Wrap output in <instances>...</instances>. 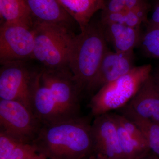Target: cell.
<instances>
[{"label": "cell", "instance_id": "cell-1", "mask_svg": "<svg viewBox=\"0 0 159 159\" xmlns=\"http://www.w3.org/2000/svg\"><path fill=\"white\" fill-rule=\"evenodd\" d=\"M91 125L80 116L43 125L32 144L47 159H84L93 152Z\"/></svg>", "mask_w": 159, "mask_h": 159}, {"label": "cell", "instance_id": "cell-2", "mask_svg": "<svg viewBox=\"0 0 159 159\" xmlns=\"http://www.w3.org/2000/svg\"><path fill=\"white\" fill-rule=\"evenodd\" d=\"M107 42L99 21L90 22L76 35L68 66L81 90L93 79L106 53Z\"/></svg>", "mask_w": 159, "mask_h": 159}, {"label": "cell", "instance_id": "cell-3", "mask_svg": "<svg viewBox=\"0 0 159 159\" xmlns=\"http://www.w3.org/2000/svg\"><path fill=\"white\" fill-rule=\"evenodd\" d=\"M33 59L42 67L57 69L69 67L76 34L71 27L60 24L34 22Z\"/></svg>", "mask_w": 159, "mask_h": 159}, {"label": "cell", "instance_id": "cell-4", "mask_svg": "<svg viewBox=\"0 0 159 159\" xmlns=\"http://www.w3.org/2000/svg\"><path fill=\"white\" fill-rule=\"evenodd\" d=\"M150 64L135 66L127 74L106 84L91 97L89 104L94 117L127 105L152 74Z\"/></svg>", "mask_w": 159, "mask_h": 159}, {"label": "cell", "instance_id": "cell-5", "mask_svg": "<svg viewBox=\"0 0 159 159\" xmlns=\"http://www.w3.org/2000/svg\"><path fill=\"white\" fill-rule=\"evenodd\" d=\"M41 68L28 61L2 65L0 69V99L21 102L31 111L32 99Z\"/></svg>", "mask_w": 159, "mask_h": 159}, {"label": "cell", "instance_id": "cell-6", "mask_svg": "<svg viewBox=\"0 0 159 159\" xmlns=\"http://www.w3.org/2000/svg\"><path fill=\"white\" fill-rule=\"evenodd\" d=\"M39 77L67 119L80 116V96L82 91L69 67L57 69L42 67Z\"/></svg>", "mask_w": 159, "mask_h": 159}, {"label": "cell", "instance_id": "cell-7", "mask_svg": "<svg viewBox=\"0 0 159 159\" xmlns=\"http://www.w3.org/2000/svg\"><path fill=\"white\" fill-rule=\"evenodd\" d=\"M42 126L33 111L22 103L0 99V130L22 143L32 144Z\"/></svg>", "mask_w": 159, "mask_h": 159}, {"label": "cell", "instance_id": "cell-8", "mask_svg": "<svg viewBox=\"0 0 159 159\" xmlns=\"http://www.w3.org/2000/svg\"><path fill=\"white\" fill-rule=\"evenodd\" d=\"M34 34L33 28L4 23L0 28V63L33 59Z\"/></svg>", "mask_w": 159, "mask_h": 159}, {"label": "cell", "instance_id": "cell-9", "mask_svg": "<svg viewBox=\"0 0 159 159\" xmlns=\"http://www.w3.org/2000/svg\"><path fill=\"white\" fill-rule=\"evenodd\" d=\"M91 127L93 153L111 158L127 159L120 146L117 124L112 113L95 117Z\"/></svg>", "mask_w": 159, "mask_h": 159}, {"label": "cell", "instance_id": "cell-10", "mask_svg": "<svg viewBox=\"0 0 159 159\" xmlns=\"http://www.w3.org/2000/svg\"><path fill=\"white\" fill-rule=\"evenodd\" d=\"M134 57V52L121 53L109 50L86 90L93 95L106 84L127 74L135 67Z\"/></svg>", "mask_w": 159, "mask_h": 159}, {"label": "cell", "instance_id": "cell-11", "mask_svg": "<svg viewBox=\"0 0 159 159\" xmlns=\"http://www.w3.org/2000/svg\"><path fill=\"white\" fill-rule=\"evenodd\" d=\"M125 107L139 117L159 124V86L152 74Z\"/></svg>", "mask_w": 159, "mask_h": 159}, {"label": "cell", "instance_id": "cell-12", "mask_svg": "<svg viewBox=\"0 0 159 159\" xmlns=\"http://www.w3.org/2000/svg\"><path fill=\"white\" fill-rule=\"evenodd\" d=\"M32 109L43 125L68 119L61 110L48 88L41 81L39 75L32 97Z\"/></svg>", "mask_w": 159, "mask_h": 159}, {"label": "cell", "instance_id": "cell-13", "mask_svg": "<svg viewBox=\"0 0 159 159\" xmlns=\"http://www.w3.org/2000/svg\"><path fill=\"white\" fill-rule=\"evenodd\" d=\"M34 22L60 24L71 27L75 21L57 0H25Z\"/></svg>", "mask_w": 159, "mask_h": 159}, {"label": "cell", "instance_id": "cell-14", "mask_svg": "<svg viewBox=\"0 0 159 159\" xmlns=\"http://www.w3.org/2000/svg\"><path fill=\"white\" fill-rule=\"evenodd\" d=\"M100 24L107 42L112 45L115 52H134V48L139 45L142 36L140 28H131L120 24Z\"/></svg>", "mask_w": 159, "mask_h": 159}, {"label": "cell", "instance_id": "cell-15", "mask_svg": "<svg viewBox=\"0 0 159 159\" xmlns=\"http://www.w3.org/2000/svg\"><path fill=\"white\" fill-rule=\"evenodd\" d=\"M79 26L85 29L95 13L105 7V0H57Z\"/></svg>", "mask_w": 159, "mask_h": 159}, {"label": "cell", "instance_id": "cell-16", "mask_svg": "<svg viewBox=\"0 0 159 159\" xmlns=\"http://www.w3.org/2000/svg\"><path fill=\"white\" fill-rule=\"evenodd\" d=\"M2 23L19 24L32 28L34 21L25 0H0Z\"/></svg>", "mask_w": 159, "mask_h": 159}, {"label": "cell", "instance_id": "cell-17", "mask_svg": "<svg viewBox=\"0 0 159 159\" xmlns=\"http://www.w3.org/2000/svg\"><path fill=\"white\" fill-rule=\"evenodd\" d=\"M121 114L127 117L139 127L142 131L150 151L159 157V124L149 119L137 116L124 107Z\"/></svg>", "mask_w": 159, "mask_h": 159}, {"label": "cell", "instance_id": "cell-18", "mask_svg": "<svg viewBox=\"0 0 159 159\" xmlns=\"http://www.w3.org/2000/svg\"><path fill=\"white\" fill-rule=\"evenodd\" d=\"M115 122L120 146L126 159H139L150 151L147 144L131 136L121 125Z\"/></svg>", "mask_w": 159, "mask_h": 159}, {"label": "cell", "instance_id": "cell-19", "mask_svg": "<svg viewBox=\"0 0 159 159\" xmlns=\"http://www.w3.org/2000/svg\"><path fill=\"white\" fill-rule=\"evenodd\" d=\"M139 45L147 57L159 59V29L147 27Z\"/></svg>", "mask_w": 159, "mask_h": 159}, {"label": "cell", "instance_id": "cell-20", "mask_svg": "<svg viewBox=\"0 0 159 159\" xmlns=\"http://www.w3.org/2000/svg\"><path fill=\"white\" fill-rule=\"evenodd\" d=\"M7 159H47L32 144H22L15 149Z\"/></svg>", "mask_w": 159, "mask_h": 159}, {"label": "cell", "instance_id": "cell-21", "mask_svg": "<svg viewBox=\"0 0 159 159\" xmlns=\"http://www.w3.org/2000/svg\"><path fill=\"white\" fill-rule=\"evenodd\" d=\"M23 143L7 133L0 130V159H7L16 148Z\"/></svg>", "mask_w": 159, "mask_h": 159}, {"label": "cell", "instance_id": "cell-22", "mask_svg": "<svg viewBox=\"0 0 159 159\" xmlns=\"http://www.w3.org/2000/svg\"><path fill=\"white\" fill-rule=\"evenodd\" d=\"M112 115L115 121L121 125L127 133L147 145L142 131L133 122L122 114L112 113Z\"/></svg>", "mask_w": 159, "mask_h": 159}, {"label": "cell", "instance_id": "cell-23", "mask_svg": "<svg viewBox=\"0 0 159 159\" xmlns=\"http://www.w3.org/2000/svg\"><path fill=\"white\" fill-rule=\"evenodd\" d=\"M125 11L119 12H107L102 11L99 23L102 25L109 24H125Z\"/></svg>", "mask_w": 159, "mask_h": 159}, {"label": "cell", "instance_id": "cell-24", "mask_svg": "<svg viewBox=\"0 0 159 159\" xmlns=\"http://www.w3.org/2000/svg\"><path fill=\"white\" fill-rule=\"evenodd\" d=\"M125 10V0H105V7L102 11L114 13Z\"/></svg>", "mask_w": 159, "mask_h": 159}, {"label": "cell", "instance_id": "cell-25", "mask_svg": "<svg viewBox=\"0 0 159 159\" xmlns=\"http://www.w3.org/2000/svg\"><path fill=\"white\" fill-rule=\"evenodd\" d=\"M142 22V20L136 13L132 10L125 11V24L124 25L133 28H140Z\"/></svg>", "mask_w": 159, "mask_h": 159}, {"label": "cell", "instance_id": "cell-26", "mask_svg": "<svg viewBox=\"0 0 159 159\" xmlns=\"http://www.w3.org/2000/svg\"><path fill=\"white\" fill-rule=\"evenodd\" d=\"M126 10H133L149 6L146 0H125Z\"/></svg>", "mask_w": 159, "mask_h": 159}, {"label": "cell", "instance_id": "cell-27", "mask_svg": "<svg viewBox=\"0 0 159 159\" xmlns=\"http://www.w3.org/2000/svg\"><path fill=\"white\" fill-rule=\"evenodd\" d=\"M147 27L159 29V2L154 8L150 18L146 24Z\"/></svg>", "mask_w": 159, "mask_h": 159}, {"label": "cell", "instance_id": "cell-28", "mask_svg": "<svg viewBox=\"0 0 159 159\" xmlns=\"http://www.w3.org/2000/svg\"><path fill=\"white\" fill-rule=\"evenodd\" d=\"M84 159H115L113 158H111L103 156L101 155L98 154H96L93 153L91 154L89 156L87 157L86 158Z\"/></svg>", "mask_w": 159, "mask_h": 159}, {"label": "cell", "instance_id": "cell-29", "mask_svg": "<svg viewBox=\"0 0 159 159\" xmlns=\"http://www.w3.org/2000/svg\"><path fill=\"white\" fill-rule=\"evenodd\" d=\"M139 159H159V157L150 151L144 156Z\"/></svg>", "mask_w": 159, "mask_h": 159}, {"label": "cell", "instance_id": "cell-30", "mask_svg": "<svg viewBox=\"0 0 159 159\" xmlns=\"http://www.w3.org/2000/svg\"><path fill=\"white\" fill-rule=\"evenodd\" d=\"M152 75H153L157 83V84L159 86V68L156 71L154 74H152Z\"/></svg>", "mask_w": 159, "mask_h": 159}]
</instances>
